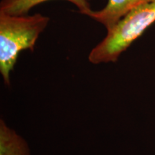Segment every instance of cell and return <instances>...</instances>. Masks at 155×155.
Returning a JSON list of instances; mask_svg holds the SVG:
<instances>
[{"instance_id":"6da1fadb","label":"cell","mask_w":155,"mask_h":155,"mask_svg":"<svg viewBox=\"0 0 155 155\" xmlns=\"http://www.w3.org/2000/svg\"><path fill=\"white\" fill-rule=\"evenodd\" d=\"M49 21L50 17L39 13L11 15L0 12V73L7 87H10L11 73L19 54L25 50L33 51Z\"/></svg>"},{"instance_id":"7a4b0ae2","label":"cell","mask_w":155,"mask_h":155,"mask_svg":"<svg viewBox=\"0 0 155 155\" xmlns=\"http://www.w3.org/2000/svg\"><path fill=\"white\" fill-rule=\"evenodd\" d=\"M155 22V0L137 7L123 17L88 55L91 63H115L119 56Z\"/></svg>"},{"instance_id":"3957f363","label":"cell","mask_w":155,"mask_h":155,"mask_svg":"<svg viewBox=\"0 0 155 155\" xmlns=\"http://www.w3.org/2000/svg\"><path fill=\"white\" fill-rule=\"evenodd\" d=\"M153 0H108L99 11H91L88 16L102 24L108 30L117 24L128 13L137 7Z\"/></svg>"},{"instance_id":"277c9868","label":"cell","mask_w":155,"mask_h":155,"mask_svg":"<svg viewBox=\"0 0 155 155\" xmlns=\"http://www.w3.org/2000/svg\"><path fill=\"white\" fill-rule=\"evenodd\" d=\"M0 155H30L25 139L0 119Z\"/></svg>"},{"instance_id":"5b68a950","label":"cell","mask_w":155,"mask_h":155,"mask_svg":"<svg viewBox=\"0 0 155 155\" xmlns=\"http://www.w3.org/2000/svg\"><path fill=\"white\" fill-rule=\"evenodd\" d=\"M50 0H2L0 12L11 15H28V12L35 6ZM78 8L81 14L88 15L92 9L87 0H66Z\"/></svg>"}]
</instances>
